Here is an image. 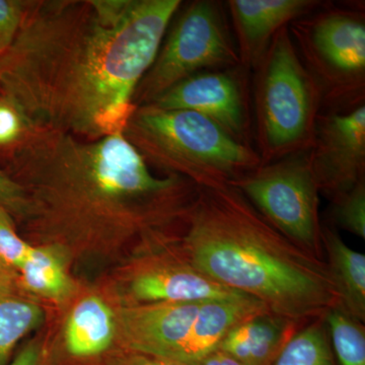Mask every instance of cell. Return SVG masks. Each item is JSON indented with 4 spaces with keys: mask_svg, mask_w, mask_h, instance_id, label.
Here are the masks:
<instances>
[{
    "mask_svg": "<svg viewBox=\"0 0 365 365\" xmlns=\"http://www.w3.org/2000/svg\"><path fill=\"white\" fill-rule=\"evenodd\" d=\"M323 6L319 0H230L241 66L255 68L276 34Z\"/></svg>",
    "mask_w": 365,
    "mask_h": 365,
    "instance_id": "cell-13",
    "label": "cell"
},
{
    "mask_svg": "<svg viewBox=\"0 0 365 365\" xmlns=\"http://www.w3.org/2000/svg\"><path fill=\"white\" fill-rule=\"evenodd\" d=\"M235 187L275 230L322 259L319 188L309 150L261 165Z\"/></svg>",
    "mask_w": 365,
    "mask_h": 365,
    "instance_id": "cell-8",
    "label": "cell"
},
{
    "mask_svg": "<svg viewBox=\"0 0 365 365\" xmlns=\"http://www.w3.org/2000/svg\"><path fill=\"white\" fill-rule=\"evenodd\" d=\"M16 271L0 258V284H9L16 281Z\"/></svg>",
    "mask_w": 365,
    "mask_h": 365,
    "instance_id": "cell-30",
    "label": "cell"
},
{
    "mask_svg": "<svg viewBox=\"0 0 365 365\" xmlns=\"http://www.w3.org/2000/svg\"><path fill=\"white\" fill-rule=\"evenodd\" d=\"M322 246L328 256L329 271L338 297V309L352 318L365 321V256L354 251L339 234L322 225Z\"/></svg>",
    "mask_w": 365,
    "mask_h": 365,
    "instance_id": "cell-16",
    "label": "cell"
},
{
    "mask_svg": "<svg viewBox=\"0 0 365 365\" xmlns=\"http://www.w3.org/2000/svg\"><path fill=\"white\" fill-rule=\"evenodd\" d=\"M182 220V258L271 314L302 324L338 307L327 262L275 230L235 187L198 188Z\"/></svg>",
    "mask_w": 365,
    "mask_h": 365,
    "instance_id": "cell-3",
    "label": "cell"
},
{
    "mask_svg": "<svg viewBox=\"0 0 365 365\" xmlns=\"http://www.w3.org/2000/svg\"><path fill=\"white\" fill-rule=\"evenodd\" d=\"M42 309L16 292L14 283L0 284V365L9 364L21 339L42 323Z\"/></svg>",
    "mask_w": 365,
    "mask_h": 365,
    "instance_id": "cell-18",
    "label": "cell"
},
{
    "mask_svg": "<svg viewBox=\"0 0 365 365\" xmlns=\"http://www.w3.org/2000/svg\"><path fill=\"white\" fill-rule=\"evenodd\" d=\"M19 270L24 287L34 294L62 300L71 292L66 270L50 250L31 247Z\"/></svg>",
    "mask_w": 365,
    "mask_h": 365,
    "instance_id": "cell-19",
    "label": "cell"
},
{
    "mask_svg": "<svg viewBox=\"0 0 365 365\" xmlns=\"http://www.w3.org/2000/svg\"><path fill=\"white\" fill-rule=\"evenodd\" d=\"M270 313L260 300L245 294L204 300L199 306L188 339L176 362L194 365L218 346L232 329L258 314Z\"/></svg>",
    "mask_w": 365,
    "mask_h": 365,
    "instance_id": "cell-14",
    "label": "cell"
},
{
    "mask_svg": "<svg viewBox=\"0 0 365 365\" xmlns=\"http://www.w3.org/2000/svg\"><path fill=\"white\" fill-rule=\"evenodd\" d=\"M201 302L122 307L118 312V339L124 350L176 361Z\"/></svg>",
    "mask_w": 365,
    "mask_h": 365,
    "instance_id": "cell-11",
    "label": "cell"
},
{
    "mask_svg": "<svg viewBox=\"0 0 365 365\" xmlns=\"http://www.w3.org/2000/svg\"><path fill=\"white\" fill-rule=\"evenodd\" d=\"M128 292L136 304L199 302L242 294L204 275L182 257L144 262L129 281Z\"/></svg>",
    "mask_w": 365,
    "mask_h": 365,
    "instance_id": "cell-12",
    "label": "cell"
},
{
    "mask_svg": "<svg viewBox=\"0 0 365 365\" xmlns=\"http://www.w3.org/2000/svg\"><path fill=\"white\" fill-rule=\"evenodd\" d=\"M116 324L110 307L98 297L81 300L67 319L66 347L76 359H91L109 349Z\"/></svg>",
    "mask_w": 365,
    "mask_h": 365,
    "instance_id": "cell-17",
    "label": "cell"
},
{
    "mask_svg": "<svg viewBox=\"0 0 365 365\" xmlns=\"http://www.w3.org/2000/svg\"><path fill=\"white\" fill-rule=\"evenodd\" d=\"M4 169L25 191L26 218L46 230L129 232L182 218L197 186L158 177L123 134L86 140L26 127L0 153Z\"/></svg>",
    "mask_w": 365,
    "mask_h": 365,
    "instance_id": "cell-2",
    "label": "cell"
},
{
    "mask_svg": "<svg viewBox=\"0 0 365 365\" xmlns=\"http://www.w3.org/2000/svg\"><path fill=\"white\" fill-rule=\"evenodd\" d=\"M309 158L319 192L332 200L365 180V104L322 111Z\"/></svg>",
    "mask_w": 365,
    "mask_h": 365,
    "instance_id": "cell-10",
    "label": "cell"
},
{
    "mask_svg": "<svg viewBox=\"0 0 365 365\" xmlns=\"http://www.w3.org/2000/svg\"><path fill=\"white\" fill-rule=\"evenodd\" d=\"M254 69L255 137L262 165L311 150L323 96L288 26L276 34Z\"/></svg>",
    "mask_w": 365,
    "mask_h": 365,
    "instance_id": "cell-5",
    "label": "cell"
},
{
    "mask_svg": "<svg viewBox=\"0 0 365 365\" xmlns=\"http://www.w3.org/2000/svg\"><path fill=\"white\" fill-rule=\"evenodd\" d=\"M7 365H50L47 354L41 346L32 343L26 346Z\"/></svg>",
    "mask_w": 365,
    "mask_h": 365,
    "instance_id": "cell-28",
    "label": "cell"
},
{
    "mask_svg": "<svg viewBox=\"0 0 365 365\" xmlns=\"http://www.w3.org/2000/svg\"><path fill=\"white\" fill-rule=\"evenodd\" d=\"M103 365H185L172 360L160 359V357L151 356L128 351V350H119L116 353L109 355L105 359Z\"/></svg>",
    "mask_w": 365,
    "mask_h": 365,
    "instance_id": "cell-27",
    "label": "cell"
},
{
    "mask_svg": "<svg viewBox=\"0 0 365 365\" xmlns=\"http://www.w3.org/2000/svg\"><path fill=\"white\" fill-rule=\"evenodd\" d=\"M324 321L328 325L334 349L341 365H365V331L361 322L333 307Z\"/></svg>",
    "mask_w": 365,
    "mask_h": 365,
    "instance_id": "cell-21",
    "label": "cell"
},
{
    "mask_svg": "<svg viewBox=\"0 0 365 365\" xmlns=\"http://www.w3.org/2000/svg\"><path fill=\"white\" fill-rule=\"evenodd\" d=\"M180 0H28L0 57V96L26 126L86 140L122 134Z\"/></svg>",
    "mask_w": 365,
    "mask_h": 365,
    "instance_id": "cell-1",
    "label": "cell"
},
{
    "mask_svg": "<svg viewBox=\"0 0 365 365\" xmlns=\"http://www.w3.org/2000/svg\"><path fill=\"white\" fill-rule=\"evenodd\" d=\"M273 365H334L324 317L297 331Z\"/></svg>",
    "mask_w": 365,
    "mask_h": 365,
    "instance_id": "cell-20",
    "label": "cell"
},
{
    "mask_svg": "<svg viewBox=\"0 0 365 365\" xmlns=\"http://www.w3.org/2000/svg\"><path fill=\"white\" fill-rule=\"evenodd\" d=\"M122 134L150 167L198 188L228 186L262 165L251 144L189 110L136 107Z\"/></svg>",
    "mask_w": 365,
    "mask_h": 365,
    "instance_id": "cell-4",
    "label": "cell"
},
{
    "mask_svg": "<svg viewBox=\"0 0 365 365\" xmlns=\"http://www.w3.org/2000/svg\"><path fill=\"white\" fill-rule=\"evenodd\" d=\"M300 325L274 314H258L232 329L217 349L242 365H273Z\"/></svg>",
    "mask_w": 365,
    "mask_h": 365,
    "instance_id": "cell-15",
    "label": "cell"
},
{
    "mask_svg": "<svg viewBox=\"0 0 365 365\" xmlns=\"http://www.w3.org/2000/svg\"><path fill=\"white\" fill-rule=\"evenodd\" d=\"M30 248V245L16 234L13 217L0 207V258L19 270Z\"/></svg>",
    "mask_w": 365,
    "mask_h": 365,
    "instance_id": "cell-23",
    "label": "cell"
},
{
    "mask_svg": "<svg viewBox=\"0 0 365 365\" xmlns=\"http://www.w3.org/2000/svg\"><path fill=\"white\" fill-rule=\"evenodd\" d=\"M290 35L323 96V111L365 102V16L361 6L323 4L292 21Z\"/></svg>",
    "mask_w": 365,
    "mask_h": 365,
    "instance_id": "cell-6",
    "label": "cell"
},
{
    "mask_svg": "<svg viewBox=\"0 0 365 365\" xmlns=\"http://www.w3.org/2000/svg\"><path fill=\"white\" fill-rule=\"evenodd\" d=\"M28 0H0V57L14 42Z\"/></svg>",
    "mask_w": 365,
    "mask_h": 365,
    "instance_id": "cell-25",
    "label": "cell"
},
{
    "mask_svg": "<svg viewBox=\"0 0 365 365\" xmlns=\"http://www.w3.org/2000/svg\"><path fill=\"white\" fill-rule=\"evenodd\" d=\"M153 66L137 86L135 107L153 101L190 76L241 66L220 2L196 0L165 34Z\"/></svg>",
    "mask_w": 365,
    "mask_h": 365,
    "instance_id": "cell-7",
    "label": "cell"
},
{
    "mask_svg": "<svg viewBox=\"0 0 365 365\" xmlns=\"http://www.w3.org/2000/svg\"><path fill=\"white\" fill-rule=\"evenodd\" d=\"M334 202V217L338 225L360 239H365V180L357 182Z\"/></svg>",
    "mask_w": 365,
    "mask_h": 365,
    "instance_id": "cell-22",
    "label": "cell"
},
{
    "mask_svg": "<svg viewBox=\"0 0 365 365\" xmlns=\"http://www.w3.org/2000/svg\"><path fill=\"white\" fill-rule=\"evenodd\" d=\"M194 365H242L234 357L228 355L222 350H215L210 354L206 355L200 361Z\"/></svg>",
    "mask_w": 365,
    "mask_h": 365,
    "instance_id": "cell-29",
    "label": "cell"
},
{
    "mask_svg": "<svg viewBox=\"0 0 365 365\" xmlns=\"http://www.w3.org/2000/svg\"><path fill=\"white\" fill-rule=\"evenodd\" d=\"M247 72L242 66L200 72L173 86L150 106L198 113L220 125L237 140L251 144Z\"/></svg>",
    "mask_w": 365,
    "mask_h": 365,
    "instance_id": "cell-9",
    "label": "cell"
},
{
    "mask_svg": "<svg viewBox=\"0 0 365 365\" xmlns=\"http://www.w3.org/2000/svg\"><path fill=\"white\" fill-rule=\"evenodd\" d=\"M26 127L20 110L9 98L0 96V153L18 143Z\"/></svg>",
    "mask_w": 365,
    "mask_h": 365,
    "instance_id": "cell-24",
    "label": "cell"
},
{
    "mask_svg": "<svg viewBox=\"0 0 365 365\" xmlns=\"http://www.w3.org/2000/svg\"><path fill=\"white\" fill-rule=\"evenodd\" d=\"M0 207L13 217L26 218L29 202L25 191L20 184L0 168Z\"/></svg>",
    "mask_w": 365,
    "mask_h": 365,
    "instance_id": "cell-26",
    "label": "cell"
}]
</instances>
